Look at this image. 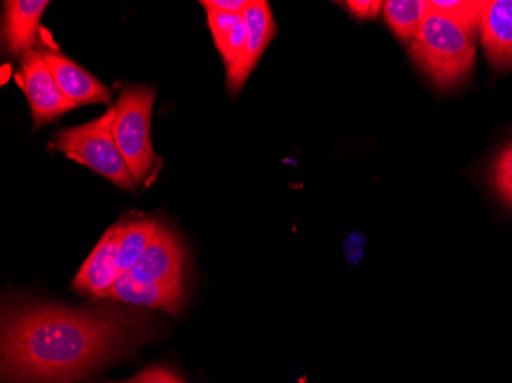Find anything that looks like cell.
I'll list each match as a JSON object with an SVG mask.
<instances>
[{"label":"cell","instance_id":"6da1fadb","mask_svg":"<svg viewBox=\"0 0 512 383\" xmlns=\"http://www.w3.org/2000/svg\"><path fill=\"white\" fill-rule=\"evenodd\" d=\"M128 319L115 310L20 305L4 310L2 374L11 383H73L122 347Z\"/></svg>","mask_w":512,"mask_h":383},{"label":"cell","instance_id":"7a4b0ae2","mask_svg":"<svg viewBox=\"0 0 512 383\" xmlns=\"http://www.w3.org/2000/svg\"><path fill=\"white\" fill-rule=\"evenodd\" d=\"M411 54L439 88H453L467 79L473 69L476 60L473 31L428 11L413 40Z\"/></svg>","mask_w":512,"mask_h":383},{"label":"cell","instance_id":"3957f363","mask_svg":"<svg viewBox=\"0 0 512 383\" xmlns=\"http://www.w3.org/2000/svg\"><path fill=\"white\" fill-rule=\"evenodd\" d=\"M157 91L152 86H126L115 103V143L137 184H148L161 167L151 140V117Z\"/></svg>","mask_w":512,"mask_h":383},{"label":"cell","instance_id":"277c9868","mask_svg":"<svg viewBox=\"0 0 512 383\" xmlns=\"http://www.w3.org/2000/svg\"><path fill=\"white\" fill-rule=\"evenodd\" d=\"M114 120L115 108L112 106L97 120L57 132L53 148L89 167L115 186L135 192L137 181L129 171L112 134Z\"/></svg>","mask_w":512,"mask_h":383},{"label":"cell","instance_id":"5b68a950","mask_svg":"<svg viewBox=\"0 0 512 383\" xmlns=\"http://www.w3.org/2000/svg\"><path fill=\"white\" fill-rule=\"evenodd\" d=\"M16 80L30 103L34 129L42 128L46 123L54 122L66 112L77 108L60 92L53 74L46 66L42 51H30L20 59Z\"/></svg>","mask_w":512,"mask_h":383},{"label":"cell","instance_id":"8992f818","mask_svg":"<svg viewBox=\"0 0 512 383\" xmlns=\"http://www.w3.org/2000/svg\"><path fill=\"white\" fill-rule=\"evenodd\" d=\"M122 278L137 285L183 284V250L177 236L168 227H158L145 255Z\"/></svg>","mask_w":512,"mask_h":383},{"label":"cell","instance_id":"52a82bcc","mask_svg":"<svg viewBox=\"0 0 512 383\" xmlns=\"http://www.w3.org/2000/svg\"><path fill=\"white\" fill-rule=\"evenodd\" d=\"M125 224H114L106 230L73 281V287L89 298L108 299L109 292L120 278L119 241Z\"/></svg>","mask_w":512,"mask_h":383},{"label":"cell","instance_id":"ba28073f","mask_svg":"<svg viewBox=\"0 0 512 383\" xmlns=\"http://www.w3.org/2000/svg\"><path fill=\"white\" fill-rule=\"evenodd\" d=\"M244 19L247 27L246 48L241 59L227 69V91L235 95L246 85L267 46L278 33L272 10L264 0H250L249 7L244 11Z\"/></svg>","mask_w":512,"mask_h":383},{"label":"cell","instance_id":"9c48e42d","mask_svg":"<svg viewBox=\"0 0 512 383\" xmlns=\"http://www.w3.org/2000/svg\"><path fill=\"white\" fill-rule=\"evenodd\" d=\"M42 53L60 92L77 108L94 103H111L112 89L103 85L82 66L63 56L59 51L46 50Z\"/></svg>","mask_w":512,"mask_h":383},{"label":"cell","instance_id":"30bf717a","mask_svg":"<svg viewBox=\"0 0 512 383\" xmlns=\"http://www.w3.org/2000/svg\"><path fill=\"white\" fill-rule=\"evenodd\" d=\"M48 0H8L4 2L5 50L13 57H23L34 50L39 33L40 19L48 8Z\"/></svg>","mask_w":512,"mask_h":383},{"label":"cell","instance_id":"8fae6325","mask_svg":"<svg viewBox=\"0 0 512 383\" xmlns=\"http://www.w3.org/2000/svg\"><path fill=\"white\" fill-rule=\"evenodd\" d=\"M486 57L496 71L512 68V0L483 2L479 20Z\"/></svg>","mask_w":512,"mask_h":383},{"label":"cell","instance_id":"7c38bea8","mask_svg":"<svg viewBox=\"0 0 512 383\" xmlns=\"http://www.w3.org/2000/svg\"><path fill=\"white\" fill-rule=\"evenodd\" d=\"M108 299L138 307L158 308L177 315L183 307L184 284L137 285L120 276Z\"/></svg>","mask_w":512,"mask_h":383},{"label":"cell","instance_id":"4fadbf2b","mask_svg":"<svg viewBox=\"0 0 512 383\" xmlns=\"http://www.w3.org/2000/svg\"><path fill=\"white\" fill-rule=\"evenodd\" d=\"M207 25L214 36L218 53L226 63V69L234 66L243 56L247 42L244 14L215 13L206 11Z\"/></svg>","mask_w":512,"mask_h":383},{"label":"cell","instance_id":"5bb4252c","mask_svg":"<svg viewBox=\"0 0 512 383\" xmlns=\"http://www.w3.org/2000/svg\"><path fill=\"white\" fill-rule=\"evenodd\" d=\"M158 227L160 224L154 220H140L125 224V229L120 236L119 253H117L120 276L129 272L142 259L146 249L151 246L152 239L157 235Z\"/></svg>","mask_w":512,"mask_h":383},{"label":"cell","instance_id":"9a60e30c","mask_svg":"<svg viewBox=\"0 0 512 383\" xmlns=\"http://www.w3.org/2000/svg\"><path fill=\"white\" fill-rule=\"evenodd\" d=\"M428 14L425 0H388L384 17L391 30L404 42H413Z\"/></svg>","mask_w":512,"mask_h":383},{"label":"cell","instance_id":"2e32d148","mask_svg":"<svg viewBox=\"0 0 512 383\" xmlns=\"http://www.w3.org/2000/svg\"><path fill=\"white\" fill-rule=\"evenodd\" d=\"M427 4L431 13L454 20L467 30L474 31L479 28L483 8V2L480 0H430Z\"/></svg>","mask_w":512,"mask_h":383},{"label":"cell","instance_id":"e0dca14e","mask_svg":"<svg viewBox=\"0 0 512 383\" xmlns=\"http://www.w3.org/2000/svg\"><path fill=\"white\" fill-rule=\"evenodd\" d=\"M493 184L503 203L512 209V141L494 161Z\"/></svg>","mask_w":512,"mask_h":383},{"label":"cell","instance_id":"ac0fdd59","mask_svg":"<svg viewBox=\"0 0 512 383\" xmlns=\"http://www.w3.org/2000/svg\"><path fill=\"white\" fill-rule=\"evenodd\" d=\"M126 383H184L178 374L168 368L154 367L138 373Z\"/></svg>","mask_w":512,"mask_h":383},{"label":"cell","instance_id":"d6986e66","mask_svg":"<svg viewBox=\"0 0 512 383\" xmlns=\"http://www.w3.org/2000/svg\"><path fill=\"white\" fill-rule=\"evenodd\" d=\"M344 5L358 19H375L379 11L382 10L384 2H379V0H348V2H344Z\"/></svg>","mask_w":512,"mask_h":383},{"label":"cell","instance_id":"ffe728a7","mask_svg":"<svg viewBox=\"0 0 512 383\" xmlns=\"http://www.w3.org/2000/svg\"><path fill=\"white\" fill-rule=\"evenodd\" d=\"M204 10L215 13L244 14L250 5V0H203Z\"/></svg>","mask_w":512,"mask_h":383},{"label":"cell","instance_id":"44dd1931","mask_svg":"<svg viewBox=\"0 0 512 383\" xmlns=\"http://www.w3.org/2000/svg\"><path fill=\"white\" fill-rule=\"evenodd\" d=\"M365 241H367V239L362 235H350V238L347 239V243H345V253H347L348 261H350L352 266L358 264L359 259L362 258Z\"/></svg>","mask_w":512,"mask_h":383}]
</instances>
